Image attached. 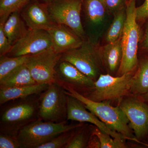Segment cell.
Instances as JSON below:
<instances>
[{
    "label": "cell",
    "mask_w": 148,
    "mask_h": 148,
    "mask_svg": "<svg viewBox=\"0 0 148 148\" xmlns=\"http://www.w3.org/2000/svg\"><path fill=\"white\" fill-rule=\"evenodd\" d=\"M67 94L73 96L84 104L87 110L113 130L121 134L126 139L133 140L147 147L148 144L141 143L132 134V130L125 115L119 106L114 107L106 102L92 101L69 86H64Z\"/></svg>",
    "instance_id": "cell-1"
},
{
    "label": "cell",
    "mask_w": 148,
    "mask_h": 148,
    "mask_svg": "<svg viewBox=\"0 0 148 148\" xmlns=\"http://www.w3.org/2000/svg\"><path fill=\"white\" fill-rule=\"evenodd\" d=\"M136 8L135 0H129L126 3L127 16L121 37L122 58L118 76L134 72L139 64L138 50L140 32L136 18Z\"/></svg>",
    "instance_id": "cell-2"
},
{
    "label": "cell",
    "mask_w": 148,
    "mask_h": 148,
    "mask_svg": "<svg viewBox=\"0 0 148 148\" xmlns=\"http://www.w3.org/2000/svg\"><path fill=\"white\" fill-rule=\"evenodd\" d=\"M81 124H67L59 123L37 121L22 127L17 138L21 148H38L61 133L81 127Z\"/></svg>",
    "instance_id": "cell-3"
},
{
    "label": "cell",
    "mask_w": 148,
    "mask_h": 148,
    "mask_svg": "<svg viewBox=\"0 0 148 148\" xmlns=\"http://www.w3.org/2000/svg\"><path fill=\"white\" fill-rule=\"evenodd\" d=\"M133 75V72L116 77L109 74H101L94 82V87L91 92L86 97L93 101L118 103L119 105L130 92Z\"/></svg>",
    "instance_id": "cell-4"
},
{
    "label": "cell",
    "mask_w": 148,
    "mask_h": 148,
    "mask_svg": "<svg viewBox=\"0 0 148 148\" xmlns=\"http://www.w3.org/2000/svg\"><path fill=\"white\" fill-rule=\"evenodd\" d=\"M60 60L71 63L94 81L101 74V51L88 42L83 41L79 47L62 53Z\"/></svg>",
    "instance_id": "cell-5"
},
{
    "label": "cell",
    "mask_w": 148,
    "mask_h": 148,
    "mask_svg": "<svg viewBox=\"0 0 148 148\" xmlns=\"http://www.w3.org/2000/svg\"><path fill=\"white\" fill-rule=\"evenodd\" d=\"M40 117L44 121L59 123L67 117V95L58 84L49 86L42 95L39 106Z\"/></svg>",
    "instance_id": "cell-6"
},
{
    "label": "cell",
    "mask_w": 148,
    "mask_h": 148,
    "mask_svg": "<svg viewBox=\"0 0 148 148\" xmlns=\"http://www.w3.org/2000/svg\"><path fill=\"white\" fill-rule=\"evenodd\" d=\"M47 4L55 23L67 26L81 38H84L85 33L81 18L82 0H54Z\"/></svg>",
    "instance_id": "cell-7"
},
{
    "label": "cell",
    "mask_w": 148,
    "mask_h": 148,
    "mask_svg": "<svg viewBox=\"0 0 148 148\" xmlns=\"http://www.w3.org/2000/svg\"><path fill=\"white\" fill-rule=\"evenodd\" d=\"M61 55L51 47L29 56L26 64L37 84H50L55 82L56 67Z\"/></svg>",
    "instance_id": "cell-8"
},
{
    "label": "cell",
    "mask_w": 148,
    "mask_h": 148,
    "mask_svg": "<svg viewBox=\"0 0 148 148\" xmlns=\"http://www.w3.org/2000/svg\"><path fill=\"white\" fill-rule=\"evenodd\" d=\"M119 106L125 115L135 138L140 140L148 134V104L138 96L123 98Z\"/></svg>",
    "instance_id": "cell-9"
},
{
    "label": "cell",
    "mask_w": 148,
    "mask_h": 148,
    "mask_svg": "<svg viewBox=\"0 0 148 148\" xmlns=\"http://www.w3.org/2000/svg\"><path fill=\"white\" fill-rule=\"evenodd\" d=\"M51 47V38L47 31L29 29L25 36L12 46L7 55L11 57L34 55Z\"/></svg>",
    "instance_id": "cell-10"
},
{
    "label": "cell",
    "mask_w": 148,
    "mask_h": 148,
    "mask_svg": "<svg viewBox=\"0 0 148 148\" xmlns=\"http://www.w3.org/2000/svg\"><path fill=\"white\" fill-rule=\"evenodd\" d=\"M67 95V120L90 123L114 138L121 140L126 139L121 134L112 130L94 114L88 111L87 109L79 100L71 95Z\"/></svg>",
    "instance_id": "cell-11"
},
{
    "label": "cell",
    "mask_w": 148,
    "mask_h": 148,
    "mask_svg": "<svg viewBox=\"0 0 148 148\" xmlns=\"http://www.w3.org/2000/svg\"><path fill=\"white\" fill-rule=\"evenodd\" d=\"M47 31L52 42L51 47L59 54L79 47L83 42L82 38L63 24L56 23Z\"/></svg>",
    "instance_id": "cell-12"
},
{
    "label": "cell",
    "mask_w": 148,
    "mask_h": 148,
    "mask_svg": "<svg viewBox=\"0 0 148 148\" xmlns=\"http://www.w3.org/2000/svg\"><path fill=\"white\" fill-rule=\"evenodd\" d=\"M21 15L29 29L48 31L56 24L49 12L47 4L32 3L24 9Z\"/></svg>",
    "instance_id": "cell-13"
},
{
    "label": "cell",
    "mask_w": 148,
    "mask_h": 148,
    "mask_svg": "<svg viewBox=\"0 0 148 148\" xmlns=\"http://www.w3.org/2000/svg\"><path fill=\"white\" fill-rule=\"evenodd\" d=\"M58 70L56 71V77L64 83L74 87L92 89L94 81L83 73L75 66L68 61H61Z\"/></svg>",
    "instance_id": "cell-14"
},
{
    "label": "cell",
    "mask_w": 148,
    "mask_h": 148,
    "mask_svg": "<svg viewBox=\"0 0 148 148\" xmlns=\"http://www.w3.org/2000/svg\"><path fill=\"white\" fill-rule=\"evenodd\" d=\"M49 84H36L19 87L5 88L0 89V104L3 105L8 101L25 98L33 94L45 91Z\"/></svg>",
    "instance_id": "cell-15"
},
{
    "label": "cell",
    "mask_w": 148,
    "mask_h": 148,
    "mask_svg": "<svg viewBox=\"0 0 148 148\" xmlns=\"http://www.w3.org/2000/svg\"><path fill=\"white\" fill-rule=\"evenodd\" d=\"M38 84L33 79L26 64L14 69L0 79L1 88L19 87Z\"/></svg>",
    "instance_id": "cell-16"
},
{
    "label": "cell",
    "mask_w": 148,
    "mask_h": 148,
    "mask_svg": "<svg viewBox=\"0 0 148 148\" xmlns=\"http://www.w3.org/2000/svg\"><path fill=\"white\" fill-rule=\"evenodd\" d=\"M121 37L113 42L108 43L101 50L103 63L108 71L112 73H117L121 63L122 58Z\"/></svg>",
    "instance_id": "cell-17"
},
{
    "label": "cell",
    "mask_w": 148,
    "mask_h": 148,
    "mask_svg": "<svg viewBox=\"0 0 148 148\" xmlns=\"http://www.w3.org/2000/svg\"><path fill=\"white\" fill-rule=\"evenodd\" d=\"M21 19L19 11L12 13L3 25L4 31L10 44L12 46L27 34L29 29Z\"/></svg>",
    "instance_id": "cell-18"
},
{
    "label": "cell",
    "mask_w": 148,
    "mask_h": 148,
    "mask_svg": "<svg viewBox=\"0 0 148 148\" xmlns=\"http://www.w3.org/2000/svg\"><path fill=\"white\" fill-rule=\"evenodd\" d=\"M130 92L136 96L148 93V57L139 62L131 79Z\"/></svg>",
    "instance_id": "cell-19"
},
{
    "label": "cell",
    "mask_w": 148,
    "mask_h": 148,
    "mask_svg": "<svg viewBox=\"0 0 148 148\" xmlns=\"http://www.w3.org/2000/svg\"><path fill=\"white\" fill-rule=\"evenodd\" d=\"M35 109L33 105L24 103L8 109L1 116V121L8 123H18L32 118Z\"/></svg>",
    "instance_id": "cell-20"
},
{
    "label": "cell",
    "mask_w": 148,
    "mask_h": 148,
    "mask_svg": "<svg viewBox=\"0 0 148 148\" xmlns=\"http://www.w3.org/2000/svg\"><path fill=\"white\" fill-rule=\"evenodd\" d=\"M126 6L114 13L112 23L106 35L107 42H113L121 37L126 21Z\"/></svg>",
    "instance_id": "cell-21"
},
{
    "label": "cell",
    "mask_w": 148,
    "mask_h": 148,
    "mask_svg": "<svg viewBox=\"0 0 148 148\" xmlns=\"http://www.w3.org/2000/svg\"><path fill=\"white\" fill-rule=\"evenodd\" d=\"M85 9L88 18L97 24L103 20L107 10L104 0H85Z\"/></svg>",
    "instance_id": "cell-22"
},
{
    "label": "cell",
    "mask_w": 148,
    "mask_h": 148,
    "mask_svg": "<svg viewBox=\"0 0 148 148\" xmlns=\"http://www.w3.org/2000/svg\"><path fill=\"white\" fill-rule=\"evenodd\" d=\"M30 55L23 56H1L0 58V79L4 77L14 69L26 64Z\"/></svg>",
    "instance_id": "cell-23"
},
{
    "label": "cell",
    "mask_w": 148,
    "mask_h": 148,
    "mask_svg": "<svg viewBox=\"0 0 148 148\" xmlns=\"http://www.w3.org/2000/svg\"><path fill=\"white\" fill-rule=\"evenodd\" d=\"M30 0H0V22L5 23L12 13L19 11Z\"/></svg>",
    "instance_id": "cell-24"
},
{
    "label": "cell",
    "mask_w": 148,
    "mask_h": 148,
    "mask_svg": "<svg viewBox=\"0 0 148 148\" xmlns=\"http://www.w3.org/2000/svg\"><path fill=\"white\" fill-rule=\"evenodd\" d=\"M92 134L98 136L101 143V148H123L126 147L125 140H119L102 131L96 127L92 130Z\"/></svg>",
    "instance_id": "cell-25"
},
{
    "label": "cell",
    "mask_w": 148,
    "mask_h": 148,
    "mask_svg": "<svg viewBox=\"0 0 148 148\" xmlns=\"http://www.w3.org/2000/svg\"><path fill=\"white\" fill-rule=\"evenodd\" d=\"M71 131L61 133L49 142L40 146L38 148H65L72 138Z\"/></svg>",
    "instance_id": "cell-26"
},
{
    "label": "cell",
    "mask_w": 148,
    "mask_h": 148,
    "mask_svg": "<svg viewBox=\"0 0 148 148\" xmlns=\"http://www.w3.org/2000/svg\"><path fill=\"white\" fill-rule=\"evenodd\" d=\"M5 23L0 22V55L1 56L8 54L12 49L8 38L4 31L3 25Z\"/></svg>",
    "instance_id": "cell-27"
},
{
    "label": "cell",
    "mask_w": 148,
    "mask_h": 148,
    "mask_svg": "<svg viewBox=\"0 0 148 148\" xmlns=\"http://www.w3.org/2000/svg\"><path fill=\"white\" fill-rule=\"evenodd\" d=\"M84 133H78L72 137L65 148H86L87 145Z\"/></svg>",
    "instance_id": "cell-28"
},
{
    "label": "cell",
    "mask_w": 148,
    "mask_h": 148,
    "mask_svg": "<svg viewBox=\"0 0 148 148\" xmlns=\"http://www.w3.org/2000/svg\"><path fill=\"white\" fill-rule=\"evenodd\" d=\"M0 148H21L17 138L12 137L8 135L0 136Z\"/></svg>",
    "instance_id": "cell-29"
},
{
    "label": "cell",
    "mask_w": 148,
    "mask_h": 148,
    "mask_svg": "<svg viewBox=\"0 0 148 148\" xmlns=\"http://www.w3.org/2000/svg\"><path fill=\"white\" fill-rule=\"evenodd\" d=\"M107 10L115 13L126 6L125 0H104Z\"/></svg>",
    "instance_id": "cell-30"
},
{
    "label": "cell",
    "mask_w": 148,
    "mask_h": 148,
    "mask_svg": "<svg viewBox=\"0 0 148 148\" xmlns=\"http://www.w3.org/2000/svg\"><path fill=\"white\" fill-rule=\"evenodd\" d=\"M136 18L137 21H144L148 18V0L138 7L136 8Z\"/></svg>",
    "instance_id": "cell-31"
},
{
    "label": "cell",
    "mask_w": 148,
    "mask_h": 148,
    "mask_svg": "<svg viewBox=\"0 0 148 148\" xmlns=\"http://www.w3.org/2000/svg\"><path fill=\"white\" fill-rule=\"evenodd\" d=\"M88 148H101V143L98 136L92 134L88 141L86 147Z\"/></svg>",
    "instance_id": "cell-32"
},
{
    "label": "cell",
    "mask_w": 148,
    "mask_h": 148,
    "mask_svg": "<svg viewBox=\"0 0 148 148\" xmlns=\"http://www.w3.org/2000/svg\"><path fill=\"white\" fill-rule=\"evenodd\" d=\"M142 45L144 49L148 51V24L143 38Z\"/></svg>",
    "instance_id": "cell-33"
},
{
    "label": "cell",
    "mask_w": 148,
    "mask_h": 148,
    "mask_svg": "<svg viewBox=\"0 0 148 148\" xmlns=\"http://www.w3.org/2000/svg\"><path fill=\"white\" fill-rule=\"evenodd\" d=\"M141 100L145 101V102L148 104V93L144 94L140 96H138Z\"/></svg>",
    "instance_id": "cell-34"
},
{
    "label": "cell",
    "mask_w": 148,
    "mask_h": 148,
    "mask_svg": "<svg viewBox=\"0 0 148 148\" xmlns=\"http://www.w3.org/2000/svg\"><path fill=\"white\" fill-rule=\"evenodd\" d=\"M43 1L47 3V4L49 3H51V2L53 1L54 0H42Z\"/></svg>",
    "instance_id": "cell-35"
}]
</instances>
